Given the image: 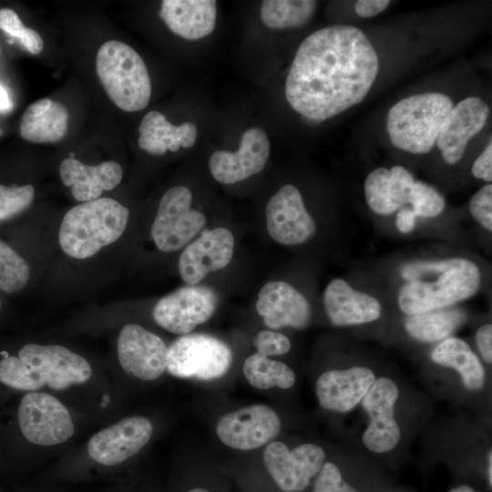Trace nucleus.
<instances>
[{
    "mask_svg": "<svg viewBox=\"0 0 492 492\" xmlns=\"http://www.w3.org/2000/svg\"><path fill=\"white\" fill-rule=\"evenodd\" d=\"M390 3L388 0H359L354 9L360 17L369 18L384 12Z\"/></svg>",
    "mask_w": 492,
    "mask_h": 492,
    "instance_id": "37998d69",
    "label": "nucleus"
},
{
    "mask_svg": "<svg viewBox=\"0 0 492 492\" xmlns=\"http://www.w3.org/2000/svg\"><path fill=\"white\" fill-rule=\"evenodd\" d=\"M118 356L127 374L151 381L167 369L168 347L155 333L138 324L128 323L119 333Z\"/></svg>",
    "mask_w": 492,
    "mask_h": 492,
    "instance_id": "dca6fc26",
    "label": "nucleus"
},
{
    "mask_svg": "<svg viewBox=\"0 0 492 492\" xmlns=\"http://www.w3.org/2000/svg\"><path fill=\"white\" fill-rule=\"evenodd\" d=\"M323 305L331 323L336 326L364 324L378 320L380 302L366 292L354 289L345 280H332L323 292Z\"/></svg>",
    "mask_w": 492,
    "mask_h": 492,
    "instance_id": "4be33fe9",
    "label": "nucleus"
},
{
    "mask_svg": "<svg viewBox=\"0 0 492 492\" xmlns=\"http://www.w3.org/2000/svg\"><path fill=\"white\" fill-rule=\"evenodd\" d=\"M59 173L63 184L71 187L73 197L83 202L98 199L103 190H113L123 177V169L116 161L88 166L74 158L62 161Z\"/></svg>",
    "mask_w": 492,
    "mask_h": 492,
    "instance_id": "5701e85b",
    "label": "nucleus"
},
{
    "mask_svg": "<svg viewBox=\"0 0 492 492\" xmlns=\"http://www.w3.org/2000/svg\"><path fill=\"white\" fill-rule=\"evenodd\" d=\"M453 106L452 99L440 92L415 94L399 100L386 117L392 144L412 154L429 152Z\"/></svg>",
    "mask_w": 492,
    "mask_h": 492,
    "instance_id": "20e7f679",
    "label": "nucleus"
},
{
    "mask_svg": "<svg viewBox=\"0 0 492 492\" xmlns=\"http://www.w3.org/2000/svg\"><path fill=\"white\" fill-rule=\"evenodd\" d=\"M390 180L394 202L399 210L409 204L415 179L408 169L396 165L390 169Z\"/></svg>",
    "mask_w": 492,
    "mask_h": 492,
    "instance_id": "ea45409f",
    "label": "nucleus"
},
{
    "mask_svg": "<svg viewBox=\"0 0 492 492\" xmlns=\"http://www.w3.org/2000/svg\"><path fill=\"white\" fill-rule=\"evenodd\" d=\"M265 215L268 233L280 244L300 245L316 232V223L292 184L282 186L269 200Z\"/></svg>",
    "mask_w": 492,
    "mask_h": 492,
    "instance_id": "4468645a",
    "label": "nucleus"
},
{
    "mask_svg": "<svg viewBox=\"0 0 492 492\" xmlns=\"http://www.w3.org/2000/svg\"><path fill=\"white\" fill-rule=\"evenodd\" d=\"M476 342L482 358L492 363V325L486 323L478 328L476 333Z\"/></svg>",
    "mask_w": 492,
    "mask_h": 492,
    "instance_id": "79ce46f5",
    "label": "nucleus"
},
{
    "mask_svg": "<svg viewBox=\"0 0 492 492\" xmlns=\"http://www.w3.org/2000/svg\"><path fill=\"white\" fill-rule=\"evenodd\" d=\"M311 492L366 491L347 478L337 464L325 461L312 484Z\"/></svg>",
    "mask_w": 492,
    "mask_h": 492,
    "instance_id": "c9c22d12",
    "label": "nucleus"
},
{
    "mask_svg": "<svg viewBox=\"0 0 492 492\" xmlns=\"http://www.w3.org/2000/svg\"><path fill=\"white\" fill-rule=\"evenodd\" d=\"M409 204L416 217L435 218L444 210L446 200L434 186L421 180H415Z\"/></svg>",
    "mask_w": 492,
    "mask_h": 492,
    "instance_id": "72a5a7b5",
    "label": "nucleus"
},
{
    "mask_svg": "<svg viewBox=\"0 0 492 492\" xmlns=\"http://www.w3.org/2000/svg\"><path fill=\"white\" fill-rule=\"evenodd\" d=\"M416 218L413 210L410 207L405 206L397 210L395 226L401 233H410L415 228Z\"/></svg>",
    "mask_w": 492,
    "mask_h": 492,
    "instance_id": "c03bdc74",
    "label": "nucleus"
},
{
    "mask_svg": "<svg viewBox=\"0 0 492 492\" xmlns=\"http://www.w3.org/2000/svg\"><path fill=\"white\" fill-rule=\"evenodd\" d=\"M18 358L55 390L83 384L92 374L90 364L84 357L60 345L29 343L20 349Z\"/></svg>",
    "mask_w": 492,
    "mask_h": 492,
    "instance_id": "ddd939ff",
    "label": "nucleus"
},
{
    "mask_svg": "<svg viewBox=\"0 0 492 492\" xmlns=\"http://www.w3.org/2000/svg\"><path fill=\"white\" fill-rule=\"evenodd\" d=\"M256 310L264 324L272 329H304L311 320V306L306 297L290 283L272 281L258 293Z\"/></svg>",
    "mask_w": 492,
    "mask_h": 492,
    "instance_id": "aec40b11",
    "label": "nucleus"
},
{
    "mask_svg": "<svg viewBox=\"0 0 492 492\" xmlns=\"http://www.w3.org/2000/svg\"><path fill=\"white\" fill-rule=\"evenodd\" d=\"M0 307H1V301H0Z\"/></svg>",
    "mask_w": 492,
    "mask_h": 492,
    "instance_id": "3c124183",
    "label": "nucleus"
},
{
    "mask_svg": "<svg viewBox=\"0 0 492 492\" xmlns=\"http://www.w3.org/2000/svg\"><path fill=\"white\" fill-rule=\"evenodd\" d=\"M129 210L116 200L98 198L70 209L59 230V243L72 258L87 259L123 234Z\"/></svg>",
    "mask_w": 492,
    "mask_h": 492,
    "instance_id": "7ed1b4c3",
    "label": "nucleus"
},
{
    "mask_svg": "<svg viewBox=\"0 0 492 492\" xmlns=\"http://www.w3.org/2000/svg\"><path fill=\"white\" fill-rule=\"evenodd\" d=\"M364 192L370 210L378 215H391L398 210L393 199L390 169L380 167L372 170L364 179Z\"/></svg>",
    "mask_w": 492,
    "mask_h": 492,
    "instance_id": "7c9ffc66",
    "label": "nucleus"
},
{
    "mask_svg": "<svg viewBox=\"0 0 492 492\" xmlns=\"http://www.w3.org/2000/svg\"><path fill=\"white\" fill-rule=\"evenodd\" d=\"M406 282L399 290V309L406 315L448 308L480 289L478 265L464 257L408 261L400 269Z\"/></svg>",
    "mask_w": 492,
    "mask_h": 492,
    "instance_id": "f03ea898",
    "label": "nucleus"
},
{
    "mask_svg": "<svg viewBox=\"0 0 492 492\" xmlns=\"http://www.w3.org/2000/svg\"><path fill=\"white\" fill-rule=\"evenodd\" d=\"M1 134H2V130L0 129V136H1Z\"/></svg>",
    "mask_w": 492,
    "mask_h": 492,
    "instance_id": "8fccbe9b",
    "label": "nucleus"
},
{
    "mask_svg": "<svg viewBox=\"0 0 492 492\" xmlns=\"http://www.w3.org/2000/svg\"><path fill=\"white\" fill-rule=\"evenodd\" d=\"M257 353L270 357L287 354L291 350L290 339L274 330H261L253 339Z\"/></svg>",
    "mask_w": 492,
    "mask_h": 492,
    "instance_id": "58836bf2",
    "label": "nucleus"
},
{
    "mask_svg": "<svg viewBox=\"0 0 492 492\" xmlns=\"http://www.w3.org/2000/svg\"><path fill=\"white\" fill-rule=\"evenodd\" d=\"M234 237L223 227L204 231L189 243L179 259V272L188 285H196L209 273L225 268L231 261Z\"/></svg>",
    "mask_w": 492,
    "mask_h": 492,
    "instance_id": "a211bd4d",
    "label": "nucleus"
},
{
    "mask_svg": "<svg viewBox=\"0 0 492 492\" xmlns=\"http://www.w3.org/2000/svg\"><path fill=\"white\" fill-rule=\"evenodd\" d=\"M431 359L439 365L455 369L468 390L477 391L484 386V367L479 358L464 340L448 337L441 341L432 351Z\"/></svg>",
    "mask_w": 492,
    "mask_h": 492,
    "instance_id": "bb28decb",
    "label": "nucleus"
},
{
    "mask_svg": "<svg viewBox=\"0 0 492 492\" xmlns=\"http://www.w3.org/2000/svg\"><path fill=\"white\" fill-rule=\"evenodd\" d=\"M279 415L271 406L255 404L223 415L216 435L225 446L241 451L259 448L272 442L281 431Z\"/></svg>",
    "mask_w": 492,
    "mask_h": 492,
    "instance_id": "9b49d317",
    "label": "nucleus"
},
{
    "mask_svg": "<svg viewBox=\"0 0 492 492\" xmlns=\"http://www.w3.org/2000/svg\"><path fill=\"white\" fill-rule=\"evenodd\" d=\"M17 416L23 436L36 445L61 444L69 439L75 432L67 407L47 393L26 394L21 400Z\"/></svg>",
    "mask_w": 492,
    "mask_h": 492,
    "instance_id": "1a4fd4ad",
    "label": "nucleus"
},
{
    "mask_svg": "<svg viewBox=\"0 0 492 492\" xmlns=\"http://www.w3.org/2000/svg\"><path fill=\"white\" fill-rule=\"evenodd\" d=\"M488 115L489 107L478 97H467L453 106L436 142L447 164L461 160L468 141L483 129Z\"/></svg>",
    "mask_w": 492,
    "mask_h": 492,
    "instance_id": "6ab92c4d",
    "label": "nucleus"
},
{
    "mask_svg": "<svg viewBox=\"0 0 492 492\" xmlns=\"http://www.w3.org/2000/svg\"><path fill=\"white\" fill-rule=\"evenodd\" d=\"M242 373L251 386L261 390L272 387L289 389L296 379L294 372L286 364L257 352L245 359Z\"/></svg>",
    "mask_w": 492,
    "mask_h": 492,
    "instance_id": "c756f323",
    "label": "nucleus"
},
{
    "mask_svg": "<svg viewBox=\"0 0 492 492\" xmlns=\"http://www.w3.org/2000/svg\"><path fill=\"white\" fill-rule=\"evenodd\" d=\"M374 381V373L364 366L326 371L316 381V396L326 410L348 412L362 401Z\"/></svg>",
    "mask_w": 492,
    "mask_h": 492,
    "instance_id": "412c9836",
    "label": "nucleus"
},
{
    "mask_svg": "<svg viewBox=\"0 0 492 492\" xmlns=\"http://www.w3.org/2000/svg\"><path fill=\"white\" fill-rule=\"evenodd\" d=\"M96 69L106 93L120 109H144L151 97V83L141 56L128 45L109 40L97 51Z\"/></svg>",
    "mask_w": 492,
    "mask_h": 492,
    "instance_id": "39448f33",
    "label": "nucleus"
},
{
    "mask_svg": "<svg viewBox=\"0 0 492 492\" xmlns=\"http://www.w3.org/2000/svg\"><path fill=\"white\" fill-rule=\"evenodd\" d=\"M0 382L15 389L32 392L45 385L39 375L15 356H6L0 361Z\"/></svg>",
    "mask_w": 492,
    "mask_h": 492,
    "instance_id": "473e14b6",
    "label": "nucleus"
},
{
    "mask_svg": "<svg viewBox=\"0 0 492 492\" xmlns=\"http://www.w3.org/2000/svg\"><path fill=\"white\" fill-rule=\"evenodd\" d=\"M449 492H480L474 488L473 487L466 485V484H461L455 487H452Z\"/></svg>",
    "mask_w": 492,
    "mask_h": 492,
    "instance_id": "09e8293b",
    "label": "nucleus"
},
{
    "mask_svg": "<svg viewBox=\"0 0 492 492\" xmlns=\"http://www.w3.org/2000/svg\"><path fill=\"white\" fill-rule=\"evenodd\" d=\"M159 14L175 35L198 40L214 30L217 5L214 0H164Z\"/></svg>",
    "mask_w": 492,
    "mask_h": 492,
    "instance_id": "b1692460",
    "label": "nucleus"
},
{
    "mask_svg": "<svg viewBox=\"0 0 492 492\" xmlns=\"http://www.w3.org/2000/svg\"><path fill=\"white\" fill-rule=\"evenodd\" d=\"M472 175L487 182L492 181V143L491 139L483 152L476 159L471 168Z\"/></svg>",
    "mask_w": 492,
    "mask_h": 492,
    "instance_id": "a19ab883",
    "label": "nucleus"
},
{
    "mask_svg": "<svg viewBox=\"0 0 492 492\" xmlns=\"http://www.w3.org/2000/svg\"><path fill=\"white\" fill-rule=\"evenodd\" d=\"M398 397L397 384L390 378L381 377L374 382L361 401L370 418L362 440L374 453H387L400 441V428L395 418V405Z\"/></svg>",
    "mask_w": 492,
    "mask_h": 492,
    "instance_id": "f8f14e48",
    "label": "nucleus"
},
{
    "mask_svg": "<svg viewBox=\"0 0 492 492\" xmlns=\"http://www.w3.org/2000/svg\"><path fill=\"white\" fill-rule=\"evenodd\" d=\"M29 276L26 260L0 240V290L9 293L18 292L26 285Z\"/></svg>",
    "mask_w": 492,
    "mask_h": 492,
    "instance_id": "2f4dec72",
    "label": "nucleus"
},
{
    "mask_svg": "<svg viewBox=\"0 0 492 492\" xmlns=\"http://www.w3.org/2000/svg\"><path fill=\"white\" fill-rule=\"evenodd\" d=\"M33 199L32 185L12 187L0 185V222L26 210Z\"/></svg>",
    "mask_w": 492,
    "mask_h": 492,
    "instance_id": "e433bc0d",
    "label": "nucleus"
},
{
    "mask_svg": "<svg viewBox=\"0 0 492 492\" xmlns=\"http://www.w3.org/2000/svg\"><path fill=\"white\" fill-rule=\"evenodd\" d=\"M469 210L474 220L486 231H492V185L479 189L469 200Z\"/></svg>",
    "mask_w": 492,
    "mask_h": 492,
    "instance_id": "4c0bfd02",
    "label": "nucleus"
},
{
    "mask_svg": "<svg viewBox=\"0 0 492 492\" xmlns=\"http://www.w3.org/2000/svg\"><path fill=\"white\" fill-rule=\"evenodd\" d=\"M219 302L217 292L204 285H187L159 299L153 307L154 321L166 331L189 334L209 321Z\"/></svg>",
    "mask_w": 492,
    "mask_h": 492,
    "instance_id": "9d476101",
    "label": "nucleus"
},
{
    "mask_svg": "<svg viewBox=\"0 0 492 492\" xmlns=\"http://www.w3.org/2000/svg\"><path fill=\"white\" fill-rule=\"evenodd\" d=\"M192 193L185 186H174L162 196L151 227L157 248L175 251L189 242L204 228L203 212L191 208Z\"/></svg>",
    "mask_w": 492,
    "mask_h": 492,
    "instance_id": "6e6552de",
    "label": "nucleus"
},
{
    "mask_svg": "<svg viewBox=\"0 0 492 492\" xmlns=\"http://www.w3.org/2000/svg\"><path fill=\"white\" fill-rule=\"evenodd\" d=\"M465 319L461 310L445 308L408 316L405 329L417 341L435 343L448 338Z\"/></svg>",
    "mask_w": 492,
    "mask_h": 492,
    "instance_id": "cd10ccee",
    "label": "nucleus"
},
{
    "mask_svg": "<svg viewBox=\"0 0 492 492\" xmlns=\"http://www.w3.org/2000/svg\"><path fill=\"white\" fill-rule=\"evenodd\" d=\"M179 492H218L211 486L202 484V483H192L186 485Z\"/></svg>",
    "mask_w": 492,
    "mask_h": 492,
    "instance_id": "a18cd8bd",
    "label": "nucleus"
},
{
    "mask_svg": "<svg viewBox=\"0 0 492 492\" xmlns=\"http://www.w3.org/2000/svg\"><path fill=\"white\" fill-rule=\"evenodd\" d=\"M152 433L153 425L147 417L129 416L92 436L87 453L101 466H118L143 448Z\"/></svg>",
    "mask_w": 492,
    "mask_h": 492,
    "instance_id": "2eb2a0df",
    "label": "nucleus"
},
{
    "mask_svg": "<svg viewBox=\"0 0 492 492\" xmlns=\"http://www.w3.org/2000/svg\"><path fill=\"white\" fill-rule=\"evenodd\" d=\"M317 2L313 0H264L260 16L265 26L289 29L304 26L313 16Z\"/></svg>",
    "mask_w": 492,
    "mask_h": 492,
    "instance_id": "c85d7f7f",
    "label": "nucleus"
},
{
    "mask_svg": "<svg viewBox=\"0 0 492 492\" xmlns=\"http://www.w3.org/2000/svg\"><path fill=\"white\" fill-rule=\"evenodd\" d=\"M379 71L367 36L349 25L309 35L299 46L285 83L290 107L315 126L361 103Z\"/></svg>",
    "mask_w": 492,
    "mask_h": 492,
    "instance_id": "f257e3e1",
    "label": "nucleus"
},
{
    "mask_svg": "<svg viewBox=\"0 0 492 492\" xmlns=\"http://www.w3.org/2000/svg\"><path fill=\"white\" fill-rule=\"evenodd\" d=\"M232 358L231 348L220 339L189 333L168 347L166 370L179 378L210 381L228 373Z\"/></svg>",
    "mask_w": 492,
    "mask_h": 492,
    "instance_id": "0eeeda50",
    "label": "nucleus"
},
{
    "mask_svg": "<svg viewBox=\"0 0 492 492\" xmlns=\"http://www.w3.org/2000/svg\"><path fill=\"white\" fill-rule=\"evenodd\" d=\"M270 155V141L260 128L246 129L236 152L217 150L209 159L212 177L220 183L233 184L260 173Z\"/></svg>",
    "mask_w": 492,
    "mask_h": 492,
    "instance_id": "f3484780",
    "label": "nucleus"
},
{
    "mask_svg": "<svg viewBox=\"0 0 492 492\" xmlns=\"http://www.w3.org/2000/svg\"><path fill=\"white\" fill-rule=\"evenodd\" d=\"M68 112L57 101L39 99L31 104L22 116L20 134L35 143H54L62 139L67 131Z\"/></svg>",
    "mask_w": 492,
    "mask_h": 492,
    "instance_id": "a878e982",
    "label": "nucleus"
},
{
    "mask_svg": "<svg viewBox=\"0 0 492 492\" xmlns=\"http://www.w3.org/2000/svg\"><path fill=\"white\" fill-rule=\"evenodd\" d=\"M0 29L19 40L31 54L38 55L44 47L40 35L32 28L26 27L17 14L10 8L0 9Z\"/></svg>",
    "mask_w": 492,
    "mask_h": 492,
    "instance_id": "f704fd0d",
    "label": "nucleus"
},
{
    "mask_svg": "<svg viewBox=\"0 0 492 492\" xmlns=\"http://www.w3.org/2000/svg\"><path fill=\"white\" fill-rule=\"evenodd\" d=\"M326 461L324 450L306 443L292 449L281 441L270 442L262 454L267 483L275 492H306Z\"/></svg>",
    "mask_w": 492,
    "mask_h": 492,
    "instance_id": "423d86ee",
    "label": "nucleus"
},
{
    "mask_svg": "<svg viewBox=\"0 0 492 492\" xmlns=\"http://www.w3.org/2000/svg\"><path fill=\"white\" fill-rule=\"evenodd\" d=\"M486 474H487L488 485L492 487V452L491 451L487 453Z\"/></svg>",
    "mask_w": 492,
    "mask_h": 492,
    "instance_id": "de8ad7c7",
    "label": "nucleus"
},
{
    "mask_svg": "<svg viewBox=\"0 0 492 492\" xmlns=\"http://www.w3.org/2000/svg\"><path fill=\"white\" fill-rule=\"evenodd\" d=\"M138 147L153 155H162L168 150L176 152L180 147L190 148L197 138V127L192 122L179 126L169 123L159 111H149L138 128Z\"/></svg>",
    "mask_w": 492,
    "mask_h": 492,
    "instance_id": "393cba45",
    "label": "nucleus"
},
{
    "mask_svg": "<svg viewBox=\"0 0 492 492\" xmlns=\"http://www.w3.org/2000/svg\"><path fill=\"white\" fill-rule=\"evenodd\" d=\"M12 107L9 96L5 87L0 84V111L9 110Z\"/></svg>",
    "mask_w": 492,
    "mask_h": 492,
    "instance_id": "49530a36",
    "label": "nucleus"
}]
</instances>
